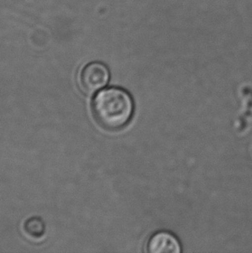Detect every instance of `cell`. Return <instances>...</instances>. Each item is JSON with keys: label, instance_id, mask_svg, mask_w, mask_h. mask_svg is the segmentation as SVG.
<instances>
[{"label": "cell", "instance_id": "1", "mask_svg": "<svg viewBox=\"0 0 252 253\" xmlns=\"http://www.w3.org/2000/svg\"><path fill=\"white\" fill-rule=\"evenodd\" d=\"M96 122L108 130L126 127L134 113V101L129 92L120 87H109L98 92L92 101Z\"/></svg>", "mask_w": 252, "mask_h": 253}, {"label": "cell", "instance_id": "2", "mask_svg": "<svg viewBox=\"0 0 252 253\" xmlns=\"http://www.w3.org/2000/svg\"><path fill=\"white\" fill-rule=\"evenodd\" d=\"M109 80V69L101 62L89 63L82 69L80 76L82 90L89 95L105 87Z\"/></svg>", "mask_w": 252, "mask_h": 253}, {"label": "cell", "instance_id": "3", "mask_svg": "<svg viewBox=\"0 0 252 253\" xmlns=\"http://www.w3.org/2000/svg\"><path fill=\"white\" fill-rule=\"evenodd\" d=\"M146 252L149 253H180L181 244L174 234L161 231L154 233L146 245Z\"/></svg>", "mask_w": 252, "mask_h": 253}, {"label": "cell", "instance_id": "4", "mask_svg": "<svg viewBox=\"0 0 252 253\" xmlns=\"http://www.w3.org/2000/svg\"><path fill=\"white\" fill-rule=\"evenodd\" d=\"M26 230L29 233L33 236L38 237L42 235L44 231V226L41 220L37 219H32L28 220L25 225Z\"/></svg>", "mask_w": 252, "mask_h": 253}]
</instances>
